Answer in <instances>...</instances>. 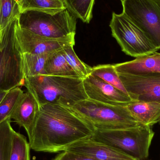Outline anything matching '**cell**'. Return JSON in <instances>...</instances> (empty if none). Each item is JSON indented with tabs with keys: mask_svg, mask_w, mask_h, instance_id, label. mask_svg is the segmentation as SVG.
I'll use <instances>...</instances> for the list:
<instances>
[{
	"mask_svg": "<svg viewBox=\"0 0 160 160\" xmlns=\"http://www.w3.org/2000/svg\"><path fill=\"white\" fill-rule=\"evenodd\" d=\"M63 151L85 155L98 160H138L109 145L91 138L72 144L65 148Z\"/></svg>",
	"mask_w": 160,
	"mask_h": 160,
	"instance_id": "cell-12",
	"label": "cell"
},
{
	"mask_svg": "<svg viewBox=\"0 0 160 160\" xmlns=\"http://www.w3.org/2000/svg\"><path fill=\"white\" fill-rule=\"evenodd\" d=\"M90 75L100 78L107 83L128 95L119 78L118 73L115 70L114 65H99L92 67Z\"/></svg>",
	"mask_w": 160,
	"mask_h": 160,
	"instance_id": "cell-20",
	"label": "cell"
},
{
	"mask_svg": "<svg viewBox=\"0 0 160 160\" xmlns=\"http://www.w3.org/2000/svg\"><path fill=\"white\" fill-rule=\"evenodd\" d=\"M64 54L68 64L80 78L84 79L90 75L92 68L82 62L74 49V46L63 48Z\"/></svg>",
	"mask_w": 160,
	"mask_h": 160,
	"instance_id": "cell-24",
	"label": "cell"
},
{
	"mask_svg": "<svg viewBox=\"0 0 160 160\" xmlns=\"http://www.w3.org/2000/svg\"><path fill=\"white\" fill-rule=\"evenodd\" d=\"M21 12L15 0H0V38L5 29L16 20L19 18ZM2 41V39H1Z\"/></svg>",
	"mask_w": 160,
	"mask_h": 160,
	"instance_id": "cell-19",
	"label": "cell"
},
{
	"mask_svg": "<svg viewBox=\"0 0 160 160\" xmlns=\"http://www.w3.org/2000/svg\"><path fill=\"white\" fill-rule=\"evenodd\" d=\"M15 37L17 47L22 53L45 54L75 45V36L64 38L41 36L21 28L18 19L15 22Z\"/></svg>",
	"mask_w": 160,
	"mask_h": 160,
	"instance_id": "cell-9",
	"label": "cell"
},
{
	"mask_svg": "<svg viewBox=\"0 0 160 160\" xmlns=\"http://www.w3.org/2000/svg\"><path fill=\"white\" fill-rule=\"evenodd\" d=\"M39 110V105L32 95L27 91L23 93L12 113L13 119L20 127H22L30 133Z\"/></svg>",
	"mask_w": 160,
	"mask_h": 160,
	"instance_id": "cell-13",
	"label": "cell"
},
{
	"mask_svg": "<svg viewBox=\"0 0 160 160\" xmlns=\"http://www.w3.org/2000/svg\"><path fill=\"white\" fill-rule=\"evenodd\" d=\"M158 124H159V125H160V119L159 121Z\"/></svg>",
	"mask_w": 160,
	"mask_h": 160,
	"instance_id": "cell-31",
	"label": "cell"
},
{
	"mask_svg": "<svg viewBox=\"0 0 160 160\" xmlns=\"http://www.w3.org/2000/svg\"><path fill=\"white\" fill-rule=\"evenodd\" d=\"M30 144L26 137L15 132L10 160H30Z\"/></svg>",
	"mask_w": 160,
	"mask_h": 160,
	"instance_id": "cell-25",
	"label": "cell"
},
{
	"mask_svg": "<svg viewBox=\"0 0 160 160\" xmlns=\"http://www.w3.org/2000/svg\"><path fill=\"white\" fill-rule=\"evenodd\" d=\"M123 14L160 49V7L154 0H122Z\"/></svg>",
	"mask_w": 160,
	"mask_h": 160,
	"instance_id": "cell-8",
	"label": "cell"
},
{
	"mask_svg": "<svg viewBox=\"0 0 160 160\" xmlns=\"http://www.w3.org/2000/svg\"><path fill=\"white\" fill-rule=\"evenodd\" d=\"M117 72L121 74L138 75L150 73H160V53L137 57L129 62L114 65Z\"/></svg>",
	"mask_w": 160,
	"mask_h": 160,
	"instance_id": "cell-14",
	"label": "cell"
},
{
	"mask_svg": "<svg viewBox=\"0 0 160 160\" xmlns=\"http://www.w3.org/2000/svg\"><path fill=\"white\" fill-rule=\"evenodd\" d=\"M15 1L18 2L19 6L20 8L21 5L22 3V2H23L24 0H15Z\"/></svg>",
	"mask_w": 160,
	"mask_h": 160,
	"instance_id": "cell-28",
	"label": "cell"
},
{
	"mask_svg": "<svg viewBox=\"0 0 160 160\" xmlns=\"http://www.w3.org/2000/svg\"><path fill=\"white\" fill-rule=\"evenodd\" d=\"M88 98L106 104L126 106L132 101L130 97L96 76L89 75L83 79Z\"/></svg>",
	"mask_w": 160,
	"mask_h": 160,
	"instance_id": "cell-11",
	"label": "cell"
},
{
	"mask_svg": "<svg viewBox=\"0 0 160 160\" xmlns=\"http://www.w3.org/2000/svg\"><path fill=\"white\" fill-rule=\"evenodd\" d=\"M16 20L3 32L0 44V91H9L23 86L24 78L21 65V53L15 37Z\"/></svg>",
	"mask_w": 160,
	"mask_h": 160,
	"instance_id": "cell-6",
	"label": "cell"
},
{
	"mask_svg": "<svg viewBox=\"0 0 160 160\" xmlns=\"http://www.w3.org/2000/svg\"><path fill=\"white\" fill-rule=\"evenodd\" d=\"M67 8L76 18L89 23L92 18L95 0H65Z\"/></svg>",
	"mask_w": 160,
	"mask_h": 160,
	"instance_id": "cell-21",
	"label": "cell"
},
{
	"mask_svg": "<svg viewBox=\"0 0 160 160\" xmlns=\"http://www.w3.org/2000/svg\"><path fill=\"white\" fill-rule=\"evenodd\" d=\"M121 1H122V0H121Z\"/></svg>",
	"mask_w": 160,
	"mask_h": 160,
	"instance_id": "cell-32",
	"label": "cell"
},
{
	"mask_svg": "<svg viewBox=\"0 0 160 160\" xmlns=\"http://www.w3.org/2000/svg\"><path fill=\"white\" fill-rule=\"evenodd\" d=\"M52 160H98L77 153L68 151L60 152Z\"/></svg>",
	"mask_w": 160,
	"mask_h": 160,
	"instance_id": "cell-26",
	"label": "cell"
},
{
	"mask_svg": "<svg viewBox=\"0 0 160 160\" xmlns=\"http://www.w3.org/2000/svg\"><path fill=\"white\" fill-rule=\"evenodd\" d=\"M71 108L95 130L127 128L142 125L126 106L111 105L88 98Z\"/></svg>",
	"mask_w": 160,
	"mask_h": 160,
	"instance_id": "cell-4",
	"label": "cell"
},
{
	"mask_svg": "<svg viewBox=\"0 0 160 160\" xmlns=\"http://www.w3.org/2000/svg\"><path fill=\"white\" fill-rule=\"evenodd\" d=\"M52 52L42 54L21 53L22 69L24 79L30 77L46 75L45 64Z\"/></svg>",
	"mask_w": 160,
	"mask_h": 160,
	"instance_id": "cell-17",
	"label": "cell"
},
{
	"mask_svg": "<svg viewBox=\"0 0 160 160\" xmlns=\"http://www.w3.org/2000/svg\"><path fill=\"white\" fill-rule=\"evenodd\" d=\"M110 27L112 35L127 55L137 58L158 50L144 33L123 13L113 12Z\"/></svg>",
	"mask_w": 160,
	"mask_h": 160,
	"instance_id": "cell-7",
	"label": "cell"
},
{
	"mask_svg": "<svg viewBox=\"0 0 160 160\" xmlns=\"http://www.w3.org/2000/svg\"><path fill=\"white\" fill-rule=\"evenodd\" d=\"M1 42H2V41H1V38H0V44H1Z\"/></svg>",
	"mask_w": 160,
	"mask_h": 160,
	"instance_id": "cell-30",
	"label": "cell"
},
{
	"mask_svg": "<svg viewBox=\"0 0 160 160\" xmlns=\"http://www.w3.org/2000/svg\"><path fill=\"white\" fill-rule=\"evenodd\" d=\"M118 74L132 101L160 103V73Z\"/></svg>",
	"mask_w": 160,
	"mask_h": 160,
	"instance_id": "cell-10",
	"label": "cell"
},
{
	"mask_svg": "<svg viewBox=\"0 0 160 160\" xmlns=\"http://www.w3.org/2000/svg\"><path fill=\"white\" fill-rule=\"evenodd\" d=\"M77 18L67 8L59 12L28 10L18 19L21 28L45 37L64 38L75 36Z\"/></svg>",
	"mask_w": 160,
	"mask_h": 160,
	"instance_id": "cell-5",
	"label": "cell"
},
{
	"mask_svg": "<svg viewBox=\"0 0 160 160\" xmlns=\"http://www.w3.org/2000/svg\"><path fill=\"white\" fill-rule=\"evenodd\" d=\"M63 48L53 52L49 56L45 66L46 75L80 78L68 63Z\"/></svg>",
	"mask_w": 160,
	"mask_h": 160,
	"instance_id": "cell-16",
	"label": "cell"
},
{
	"mask_svg": "<svg viewBox=\"0 0 160 160\" xmlns=\"http://www.w3.org/2000/svg\"><path fill=\"white\" fill-rule=\"evenodd\" d=\"M95 129L70 107L58 103L39 105L28 134L31 149L59 153L81 140L90 138Z\"/></svg>",
	"mask_w": 160,
	"mask_h": 160,
	"instance_id": "cell-1",
	"label": "cell"
},
{
	"mask_svg": "<svg viewBox=\"0 0 160 160\" xmlns=\"http://www.w3.org/2000/svg\"><path fill=\"white\" fill-rule=\"evenodd\" d=\"M23 93L20 87L12 88L7 93L0 103V124L7 118H10Z\"/></svg>",
	"mask_w": 160,
	"mask_h": 160,
	"instance_id": "cell-23",
	"label": "cell"
},
{
	"mask_svg": "<svg viewBox=\"0 0 160 160\" xmlns=\"http://www.w3.org/2000/svg\"><path fill=\"white\" fill-rule=\"evenodd\" d=\"M157 4L160 7V0H154Z\"/></svg>",
	"mask_w": 160,
	"mask_h": 160,
	"instance_id": "cell-29",
	"label": "cell"
},
{
	"mask_svg": "<svg viewBox=\"0 0 160 160\" xmlns=\"http://www.w3.org/2000/svg\"><path fill=\"white\" fill-rule=\"evenodd\" d=\"M154 135L152 127L142 125L127 128L95 130L91 138L137 160H146Z\"/></svg>",
	"mask_w": 160,
	"mask_h": 160,
	"instance_id": "cell-3",
	"label": "cell"
},
{
	"mask_svg": "<svg viewBox=\"0 0 160 160\" xmlns=\"http://www.w3.org/2000/svg\"><path fill=\"white\" fill-rule=\"evenodd\" d=\"M8 91H0V103Z\"/></svg>",
	"mask_w": 160,
	"mask_h": 160,
	"instance_id": "cell-27",
	"label": "cell"
},
{
	"mask_svg": "<svg viewBox=\"0 0 160 160\" xmlns=\"http://www.w3.org/2000/svg\"><path fill=\"white\" fill-rule=\"evenodd\" d=\"M66 8L65 0H24L20 6L21 13L28 10L54 13Z\"/></svg>",
	"mask_w": 160,
	"mask_h": 160,
	"instance_id": "cell-18",
	"label": "cell"
},
{
	"mask_svg": "<svg viewBox=\"0 0 160 160\" xmlns=\"http://www.w3.org/2000/svg\"><path fill=\"white\" fill-rule=\"evenodd\" d=\"M11 119L0 124V160H10L12 142L15 131L11 125Z\"/></svg>",
	"mask_w": 160,
	"mask_h": 160,
	"instance_id": "cell-22",
	"label": "cell"
},
{
	"mask_svg": "<svg viewBox=\"0 0 160 160\" xmlns=\"http://www.w3.org/2000/svg\"><path fill=\"white\" fill-rule=\"evenodd\" d=\"M126 107L132 115L142 125L152 127L160 119V103L151 102L132 101Z\"/></svg>",
	"mask_w": 160,
	"mask_h": 160,
	"instance_id": "cell-15",
	"label": "cell"
},
{
	"mask_svg": "<svg viewBox=\"0 0 160 160\" xmlns=\"http://www.w3.org/2000/svg\"><path fill=\"white\" fill-rule=\"evenodd\" d=\"M23 86L33 96L39 106L53 103L71 108L88 99L81 78L39 75L25 78Z\"/></svg>",
	"mask_w": 160,
	"mask_h": 160,
	"instance_id": "cell-2",
	"label": "cell"
}]
</instances>
